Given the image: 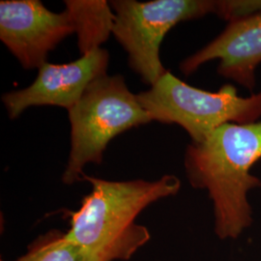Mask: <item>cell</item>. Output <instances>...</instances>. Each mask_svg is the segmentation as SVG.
Segmentation results:
<instances>
[{
  "label": "cell",
  "instance_id": "obj_2",
  "mask_svg": "<svg viewBox=\"0 0 261 261\" xmlns=\"http://www.w3.org/2000/svg\"><path fill=\"white\" fill-rule=\"evenodd\" d=\"M261 160V121L223 125L204 141L188 145L184 166L189 183L206 190L213 204L214 231L236 239L252 224L250 191L261 187L251 173Z\"/></svg>",
  "mask_w": 261,
  "mask_h": 261
},
{
  "label": "cell",
  "instance_id": "obj_11",
  "mask_svg": "<svg viewBox=\"0 0 261 261\" xmlns=\"http://www.w3.org/2000/svg\"><path fill=\"white\" fill-rule=\"evenodd\" d=\"M261 12V0H216L215 15L233 22Z\"/></svg>",
  "mask_w": 261,
  "mask_h": 261
},
{
  "label": "cell",
  "instance_id": "obj_10",
  "mask_svg": "<svg viewBox=\"0 0 261 261\" xmlns=\"http://www.w3.org/2000/svg\"><path fill=\"white\" fill-rule=\"evenodd\" d=\"M15 261L87 260L80 247L66 232L53 229L36 238L28 246L27 252Z\"/></svg>",
  "mask_w": 261,
  "mask_h": 261
},
{
  "label": "cell",
  "instance_id": "obj_7",
  "mask_svg": "<svg viewBox=\"0 0 261 261\" xmlns=\"http://www.w3.org/2000/svg\"><path fill=\"white\" fill-rule=\"evenodd\" d=\"M110 56L98 48L65 64L46 62L38 69L35 81L28 87L2 96L11 119L31 107L55 106L70 111L95 80L107 75Z\"/></svg>",
  "mask_w": 261,
  "mask_h": 261
},
{
  "label": "cell",
  "instance_id": "obj_8",
  "mask_svg": "<svg viewBox=\"0 0 261 261\" xmlns=\"http://www.w3.org/2000/svg\"><path fill=\"white\" fill-rule=\"evenodd\" d=\"M211 60H219V75L253 90L255 70L261 63V12L229 22L212 42L183 60L180 70L192 75Z\"/></svg>",
  "mask_w": 261,
  "mask_h": 261
},
{
  "label": "cell",
  "instance_id": "obj_9",
  "mask_svg": "<svg viewBox=\"0 0 261 261\" xmlns=\"http://www.w3.org/2000/svg\"><path fill=\"white\" fill-rule=\"evenodd\" d=\"M65 9L74 22L81 56L101 48V45L112 34L115 16L109 2L67 0Z\"/></svg>",
  "mask_w": 261,
  "mask_h": 261
},
{
  "label": "cell",
  "instance_id": "obj_6",
  "mask_svg": "<svg viewBox=\"0 0 261 261\" xmlns=\"http://www.w3.org/2000/svg\"><path fill=\"white\" fill-rule=\"evenodd\" d=\"M75 33L70 13L49 11L39 0L0 2V39L24 69H39L47 55Z\"/></svg>",
  "mask_w": 261,
  "mask_h": 261
},
{
  "label": "cell",
  "instance_id": "obj_1",
  "mask_svg": "<svg viewBox=\"0 0 261 261\" xmlns=\"http://www.w3.org/2000/svg\"><path fill=\"white\" fill-rule=\"evenodd\" d=\"M91 185L80 208L70 211L67 236L87 261H128L151 239L149 229L136 223L138 216L161 199L177 195L180 179L166 174L157 180L111 181L89 176Z\"/></svg>",
  "mask_w": 261,
  "mask_h": 261
},
{
  "label": "cell",
  "instance_id": "obj_3",
  "mask_svg": "<svg viewBox=\"0 0 261 261\" xmlns=\"http://www.w3.org/2000/svg\"><path fill=\"white\" fill-rule=\"evenodd\" d=\"M68 113L71 150L62 174L65 185L83 181L87 164L100 165L115 137L152 122L120 75L107 74L95 80Z\"/></svg>",
  "mask_w": 261,
  "mask_h": 261
},
{
  "label": "cell",
  "instance_id": "obj_5",
  "mask_svg": "<svg viewBox=\"0 0 261 261\" xmlns=\"http://www.w3.org/2000/svg\"><path fill=\"white\" fill-rule=\"evenodd\" d=\"M110 4L115 16L112 35L127 53L130 69L150 86L168 72L160 48L168 31L216 9V0H113Z\"/></svg>",
  "mask_w": 261,
  "mask_h": 261
},
{
  "label": "cell",
  "instance_id": "obj_4",
  "mask_svg": "<svg viewBox=\"0 0 261 261\" xmlns=\"http://www.w3.org/2000/svg\"><path fill=\"white\" fill-rule=\"evenodd\" d=\"M137 98L152 121L177 124L195 143L204 141L225 124H250L261 117V92L242 97L228 84L209 92L185 84L168 71Z\"/></svg>",
  "mask_w": 261,
  "mask_h": 261
}]
</instances>
